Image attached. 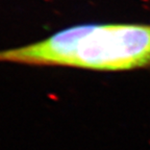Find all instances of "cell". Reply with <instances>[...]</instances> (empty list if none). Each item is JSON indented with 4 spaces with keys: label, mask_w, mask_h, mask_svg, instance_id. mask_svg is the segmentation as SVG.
I'll use <instances>...</instances> for the list:
<instances>
[{
    "label": "cell",
    "mask_w": 150,
    "mask_h": 150,
    "mask_svg": "<svg viewBox=\"0 0 150 150\" xmlns=\"http://www.w3.org/2000/svg\"><path fill=\"white\" fill-rule=\"evenodd\" d=\"M123 71L150 66V25L81 24L42 41L0 50V63Z\"/></svg>",
    "instance_id": "cell-1"
}]
</instances>
